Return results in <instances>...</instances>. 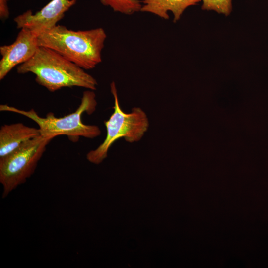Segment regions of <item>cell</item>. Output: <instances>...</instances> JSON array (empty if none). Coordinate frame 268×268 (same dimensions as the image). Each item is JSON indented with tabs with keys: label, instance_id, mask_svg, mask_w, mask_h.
<instances>
[{
	"label": "cell",
	"instance_id": "9",
	"mask_svg": "<svg viewBox=\"0 0 268 268\" xmlns=\"http://www.w3.org/2000/svg\"><path fill=\"white\" fill-rule=\"evenodd\" d=\"M201 0H144L140 11L149 12L159 17L168 19V11L174 15V21L181 17L184 11L189 6L194 5Z\"/></svg>",
	"mask_w": 268,
	"mask_h": 268
},
{
	"label": "cell",
	"instance_id": "1",
	"mask_svg": "<svg viewBox=\"0 0 268 268\" xmlns=\"http://www.w3.org/2000/svg\"><path fill=\"white\" fill-rule=\"evenodd\" d=\"M17 72L34 74L36 82L51 92L73 86L95 90L98 85L96 80L84 69L54 50L42 46L30 59L17 66Z\"/></svg>",
	"mask_w": 268,
	"mask_h": 268
},
{
	"label": "cell",
	"instance_id": "12",
	"mask_svg": "<svg viewBox=\"0 0 268 268\" xmlns=\"http://www.w3.org/2000/svg\"><path fill=\"white\" fill-rule=\"evenodd\" d=\"M8 0H0V18L1 20L7 19L9 15L7 6Z\"/></svg>",
	"mask_w": 268,
	"mask_h": 268
},
{
	"label": "cell",
	"instance_id": "4",
	"mask_svg": "<svg viewBox=\"0 0 268 268\" xmlns=\"http://www.w3.org/2000/svg\"><path fill=\"white\" fill-rule=\"evenodd\" d=\"M111 92L114 99V111L109 119L104 121L106 136L103 142L86 155L91 163L99 164L107 157L112 145L118 139L124 138L129 143L139 141L147 131L149 123L145 112L140 107H134L130 113L121 109L115 83L110 84Z\"/></svg>",
	"mask_w": 268,
	"mask_h": 268
},
{
	"label": "cell",
	"instance_id": "6",
	"mask_svg": "<svg viewBox=\"0 0 268 268\" xmlns=\"http://www.w3.org/2000/svg\"><path fill=\"white\" fill-rule=\"evenodd\" d=\"M77 0H52L40 10L33 14L28 10L14 19L17 28H25L38 36L57 25L65 13Z\"/></svg>",
	"mask_w": 268,
	"mask_h": 268
},
{
	"label": "cell",
	"instance_id": "2",
	"mask_svg": "<svg viewBox=\"0 0 268 268\" xmlns=\"http://www.w3.org/2000/svg\"><path fill=\"white\" fill-rule=\"evenodd\" d=\"M107 35L102 28L73 31L57 25L38 36L39 46L51 49L84 70L102 62Z\"/></svg>",
	"mask_w": 268,
	"mask_h": 268
},
{
	"label": "cell",
	"instance_id": "10",
	"mask_svg": "<svg viewBox=\"0 0 268 268\" xmlns=\"http://www.w3.org/2000/svg\"><path fill=\"white\" fill-rule=\"evenodd\" d=\"M101 3L110 6L114 11L131 15L140 11L142 3L139 0H100Z\"/></svg>",
	"mask_w": 268,
	"mask_h": 268
},
{
	"label": "cell",
	"instance_id": "11",
	"mask_svg": "<svg viewBox=\"0 0 268 268\" xmlns=\"http://www.w3.org/2000/svg\"><path fill=\"white\" fill-rule=\"evenodd\" d=\"M203 10H214L219 13L228 15L232 10V0H202Z\"/></svg>",
	"mask_w": 268,
	"mask_h": 268
},
{
	"label": "cell",
	"instance_id": "3",
	"mask_svg": "<svg viewBox=\"0 0 268 268\" xmlns=\"http://www.w3.org/2000/svg\"><path fill=\"white\" fill-rule=\"evenodd\" d=\"M97 104L95 93L89 90L83 92L78 108L62 117H56L51 112L42 117L33 109L25 111L6 104L0 105V111L16 113L30 119L38 125L40 135L44 137L52 139L64 135L71 141L76 142L80 137L94 138L100 135L101 131L97 126L86 125L82 121V114L84 112L88 115L92 114Z\"/></svg>",
	"mask_w": 268,
	"mask_h": 268
},
{
	"label": "cell",
	"instance_id": "7",
	"mask_svg": "<svg viewBox=\"0 0 268 268\" xmlns=\"http://www.w3.org/2000/svg\"><path fill=\"white\" fill-rule=\"evenodd\" d=\"M39 47L37 35L28 29H21L13 43L0 47V80L14 67L30 59Z\"/></svg>",
	"mask_w": 268,
	"mask_h": 268
},
{
	"label": "cell",
	"instance_id": "5",
	"mask_svg": "<svg viewBox=\"0 0 268 268\" xmlns=\"http://www.w3.org/2000/svg\"><path fill=\"white\" fill-rule=\"evenodd\" d=\"M51 140L40 135L0 158V183L3 187V198L32 175Z\"/></svg>",
	"mask_w": 268,
	"mask_h": 268
},
{
	"label": "cell",
	"instance_id": "8",
	"mask_svg": "<svg viewBox=\"0 0 268 268\" xmlns=\"http://www.w3.org/2000/svg\"><path fill=\"white\" fill-rule=\"evenodd\" d=\"M39 135V129L21 123L2 126L0 129V158L9 154L29 140Z\"/></svg>",
	"mask_w": 268,
	"mask_h": 268
}]
</instances>
